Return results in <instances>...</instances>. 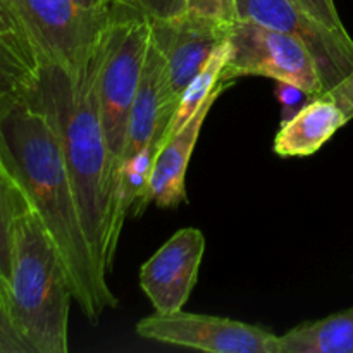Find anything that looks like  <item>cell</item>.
Listing matches in <instances>:
<instances>
[{
  "mask_svg": "<svg viewBox=\"0 0 353 353\" xmlns=\"http://www.w3.org/2000/svg\"><path fill=\"white\" fill-rule=\"evenodd\" d=\"M310 16L316 21H319L321 24H324L326 28H330L331 31H334L336 34L343 38H352L350 33L345 28L343 21H341L340 14H338L336 6H334V0H296Z\"/></svg>",
  "mask_w": 353,
  "mask_h": 353,
  "instance_id": "20",
  "label": "cell"
},
{
  "mask_svg": "<svg viewBox=\"0 0 353 353\" xmlns=\"http://www.w3.org/2000/svg\"><path fill=\"white\" fill-rule=\"evenodd\" d=\"M79 10L92 16H109L119 2L117 0H72Z\"/></svg>",
  "mask_w": 353,
  "mask_h": 353,
  "instance_id": "24",
  "label": "cell"
},
{
  "mask_svg": "<svg viewBox=\"0 0 353 353\" xmlns=\"http://www.w3.org/2000/svg\"><path fill=\"white\" fill-rule=\"evenodd\" d=\"M145 340L209 353H271L276 334L255 324L193 312H155L138 321Z\"/></svg>",
  "mask_w": 353,
  "mask_h": 353,
  "instance_id": "7",
  "label": "cell"
},
{
  "mask_svg": "<svg viewBox=\"0 0 353 353\" xmlns=\"http://www.w3.org/2000/svg\"><path fill=\"white\" fill-rule=\"evenodd\" d=\"M0 157L19 181L68 269L72 299L90 323L119 300L99 268L81 223L78 200L54 128L24 102L0 123Z\"/></svg>",
  "mask_w": 353,
  "mask_h": 353,
  "instance_id": "1",
  "label": "cell"
},
{
  "mask_svg": "<svg viewBox=\"0 0 353 353\" xmlns=\"http://www.w3.org/2000/svg\"><path fill=\"white\" fill-rule=\"evenodd\" d=\"M276 95L283 105V119L285 121L290 119L305 103V99H310L299 86L285 81H276Z\"/></svg>",
  "mask_w": 353,
  "mask_h": 353,
  "instance_id": "22",
  "label": "cell"
},
{
  "mask_svg": "<svg viewBox=\"0 0 353 353\" xmlns=\"http://www.w3.org/2000/svg\"><path fill=\"white\" fill-rule=\"evenodd\" d=\"M324 95L330 97L347 114L348 119H353V71Z\"/></svg>",
  "mask_w": 353,
  "mask_h": 353,
  "instance_id": "23",
  "label": "cell"
},
{
  "mask_svg": "<svg viewBox=\"0 0 353 353\" xmlns=\"http://www.w3.org/2000/svg\"><path fill=\"white\" fill-rule=\"evenodd\" d=\"M186 12L231 24L236 21V0H186Z\"/></svg>",
  "mask_w": 353,
  "mask_h": 353,
  "instance_id": "18",
  "label": "cell"
},
{
  "mask_svg": "<svg viewBox=\"0 0 353 353\" xmlns=\"http://www.w3.org/2000/svg\"><path fill=\"white\" fill-rule=\"evenodd\" d=\"M231 24L190 12L169 19H150V41L164 59L172 105L178 107L190 81L202 71L214 50L228 40Z\"/></svg>",
  "mask_w": 353,
  "mask_h": 353,
  "instance_id": "9",
  "label": "cell"
},
{
  "mask_svg": "<svg viewBox=\"0 0 353 353\" xmlns=\"http://www.w3.org/2000/svg\"><path fill=\"white\" fill-rule=\"evenodd\" d=\"M148 19H169L186 12V0H117Z\"/></svg>",
  "mask_w": 353,
  "mask_h": 353,
  "instance_id": "19",
  "label": "cell"
},
{
  "mask_svg": "<svg viewBox=\"0 0 353 353\" xmlns=\"http://www.w3.org/2000/svg\"><path fill=\"white\" fill-rule=\"evenodd\" d=\"M99 45L88 64L76 74L55 64L38 65L37 83L26 102L54 128L81 212L83 230L99 268L105 264L114 169L100 121L95 92Z\"/></svg>",
  "mask_w": 353,
  "mask_h": 353,
  "instance_id": "2",
  "label": "cell"
},
{
  "mask_svg": "<svg viewBox=\"0 0 353 353\" xmlns=\"http://www.w3.org/2000/svg\"><path fill=\"white\" fill-rule=\"evenodd\" d=\"M348 121L347 114L330 97H314L290 119L283 121L272 148L279 157H307L319 152Z\"/></svg>",
  "mask_w": 353,
  "mask_h": 353,
  "instance_id": "12",
  "label": "cell"
},
{
  "mask_svg": "<svg viewBox=\"0 0 353 353\" xmlns=\"http://www.w3.org/2000/svg\"><path fill=\"white\" fill-rule=\"evenodd\" d=\"M33 207L9 165L0 157V283L10 276L14 224L26 209Z\"/></svg>",
  "mask_w": 353,
  "mask_h": 353,
  "instance_id": "16",
  "label": "cell"
},
{
  "mask_svg": "<svg viewBox=\"0 0 353 353\" xmlns=\"http://www.w3.org/2000/svg\"><path fill=\"white\" fill-rule=\"evenodd\" d=\"M236 19L299 38L316 59L326 92L353 71V38L321 24L296 0H236Z\"/></svg>",
  "mask_w": 353,
  "mask_h": 353,
  "instance_id": "8",
  "label": "cell"
},
{
  "mask_svg": "<svg viewBox=\"0 0 353 353\" xmlns=\"http://www.w3.org/2000/svg\"><path fill=\"white\" fill-rule=\"evenodd\" d=\"M38 65L0 37V123L26 102L37 83Z\"/></svg>",
  "mask_w": 353,
  "mask_h": 353,
  "instance_id": "15",
  "label": "cell"
},
{
  "mask_svg": "<svg viewBox=\"0 0 353 353\" xmlns=\"http://www.w3.org/2000/svg\"><path fill=\"white\" fill-rule=\"evenodd\" d=\"M0 37L6 38L21 54L26 55L34 65H38L33 48H31L30 40H28L26 31H24L10 0H0Z\"/></svg>",
  "mask_w": 353,
  "mask_h": 353,
  "instance_id": "17",
  "label": "cell"
},
{
  "mask_svg": "<svg viewBox=\"0 0 353 353\" xmlns=\"http://www.w3.org/2000/svg\"><path fill=\"white\" fill-rule=\"evenodd\" d=\"M231 85H233L231 81L221 79L212 95L203 102L199 112L159 148L154 164H152L147 186L133 203L134 217H140L150 203H155L161 209H176L186 202V169L195 150L196 140L212 105L223 95L224 90L230 88Z\"/></svg>",
  "mask_w": 353,
  "mask_h": 353,
  "instance_id": "11",
  "label": "cell"
},
{
  "mask_svg": "<svg viewBox=\"0 0 353 353\" xmlns=\"http://www.w3.org/2000/svg\"><path fill=\"white\" fill-rule=\"evenodd\" d=\"M150 43V19L131 7L117 3L112 19L99 41L95 92L100 121L114 169L123 154L128 119L143 76Z\"/></svg>",
  "mask_w": 353,
  "mask_h": 353,
  "instance_id": "4",
  "label": "cell"
},
{
  "mask_svg": "<svg viewBox=\"0 0 353 353\" xmlns=\"http://www.w3.org/2000/svg\"><path fill=\"white\" fill-rule=\"evenodd\" d=\"M226 59L228 40L214 50V54L210 55L207 64L202 68V71L190 81V85L186 86L185 92L181 93L178 107H176L174 114H172L168 126L164 128V131H162L161 134V147L164 145L165 140H169L172 134L178 133V131L181 130L196 112H199L200 107L203 105V102L212 95V92L216 90V86L219 85L221 81V72H223L224 64H226Z\"/></svg>",
  "mask_w": 353,
  "mask_h": 353,
  "instance_id": "14",
  "label": "cell"
},
{
  "mask_svg": "<svg viewBox=\"0 0 353 353\" xmlns=\"http://www.w3.org/2000/svg\"><path fill=\"white\" fill-rule=\"evenodd\" d=\"M245 76L290 83L310 99L326 93L316 59L299 38L236 19L228 33V59L221 79L233 83Z\"/></svg>",
  "mask_w": 353,
  "mask_h": 353,
  "instance_id": "5",
  "label": "cell"
},
{
  "mask_svg": "<svg viewBox=\"0 0 353 353\" xmlns=\"http://www.w3.org/2000/svg\"><path fill=\"white\" fill-rule=\"evenodd\" d=\"M38 65L55 64L76 74L92 59L109 16H92L72 0H10Z\"/></svg>",
  "mask_w": 353,
  "mask_h": 353,
  "instance_id": "6",
  "label": "cell"
},
{
  "mask_svg": "<svg viewBox=\"0 0 353 353\" xmlns=\"http://www.w3.org/2000/svg\"><path fill=\"white\" fill-rule=\"evenodd\" d=\"M12 326L33 353H68L72 292L62 255L33 207L14 224L10 276L0 283Z\"/></svg>",
  "mask_w": 353,
  "mask_h": 353,
  "instance_id": "3",
  "label": "cell"
},
{
  "mask_svg": "<svg viewBox=\"0 0 353 353\" xmlns=\"http://www.w3.org/2000/svg\"><path fill=\"white\" fill-rule=\"evenodd\" d=\"M271 353H353V309L299 324L274 338Z\"/></svg>",
  "mask_w": 353,
  "mask_h": 353,
  "instance_id": "13",
  "label": "cell"
},
{
  "mask_svg": "<svg viewBox=\"0 0 353 353\" xmlns=\"http://www.w3.org/2000/svg\"><path fill=\"white\" fill-rule=\"evenodd\" d=\"M205 236L196 228L172 234L140 269V286L155 312L183 310L199 279Z\"/></svg>",
  "mask_w": 353,
  "mask_h": 353,
  "instance_id": "10",
  "label": "cell"
},
{
  "mask_svg": "<svg viewBox=\"0 0 353 353\" xmlns=\"http://www.w3.org/2000/svg\"><path fill=\"white\" fill-rule=\"evenodd\" d=\"M0 353H33L12 326L2 295H0Z\"/></svg>",
  "mask_w": 353,
  "mask_h": 353,
  "instance_id": "21",
  "label": "cell"
}]
</instances>
